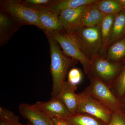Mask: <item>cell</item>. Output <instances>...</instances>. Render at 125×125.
<instances>
[{"mask_svg": "<svg viewBox=\"0 0 125 125\" xmlns=\"http://www.w3.org/2000/svg\"><path fill=\"white\" fill-rule=\"evenodd\" d=\"M49 46L51 56V72L52 80L51 99L57 98L65 83L66 77L71 67L77 61L65 55L60 46L50 36L46 34Z\"/></svg>", "mask_w": 125, "mask_h": 125, "instance_id": "1", "label": "cell"}, {"mask_svg": "<svg viewBox=\"0 0 125 125\" xmlns=\"http://www.w3.org/2000/svg\"><path fill=\"white\" fill-rule=\"evenodd\" d=\"M83 54L90 60L102 55L103 42L100 25L81 27L72 32Z\"/></svg>", "mask_w": 125, "mask_h": 125, "instance_id": "2", "label": "cell"}, {"mask_svg": "<svg viewBox=\"0 0 125 125\" xmlns=\"http://www.w3.org/2000/svg\"><path fill=\"white\" fill-rule=\"evenodd\" d=\"M54 39L62 49L64 54L79 61L83 65L86 74H90V61L83 54L73 34L62 30L44 32Z\"/></svg>", "mask_w": 125, "mask_h": 125, "instance_id": "3", "label": "cell"}, {"mask_svg": "<svg viewBox=\"0 0 125 125\" xmlns=\"http://www.w3.org/2000/svg\"><path fill=\"white\" fill-rule=\"evenodd\" d=\"M90 77V83L85 91L113 113H123L121 101L109 85L93 75Z\"/></svg>", "mask_w": 125, "mask_h": 125, "instance_id": "4", "label": "cell"}, {"mask_svg": "<svg viewBox=\"0 0 125 125\" xmlns=\"http://www.w3.org/2000/svg\"><path fill=\"white\" fill-rule=\"evenodd\" d=\"M0 6L21 26L33 25L42 30L37 11L25 6L20 0H1Z\"/></svg>", "mask_w": 125, "mask_h": 125, "instance_id": "5", "label": "cell"}, {"mask_svg": "<svg viewBox=\"0 0 125 125\" xmlns=\"http://www.w3.org/2000/svg\"><path fill=\"white\" fill-rule=\"evenodd\" d=\"M90 61V74L108 85L114 83L123 66L121 62H113L100 55Z\"/></svg>", "mask_w": 125, "mask_h": 125, "instance_id": "6", "label": "cell"}, {"mask_svg": "<svg viewBox=\"0 0 125 125\" xmlns=\"http://www.w3.org/2000/svg\"><path fill=\"white\" fill-rule=\"evenodd\" d=\"M79 102L76 113L87 114L108 125L113 113L85 90L78 94Z\"/></svg>", "mask_w": 125, "mask_h": 125, "instance_id": "7", "label": "cell"}, {"mask_svg": "<svg viewBox=\"0 0 125 125\" xmlns=\"http://www.w3.org/2000/svg\"><path fill=\"white\" fill-rule=\"evenodd\" d=\"M33 105L52 119L58 118L65 120L71 115L62 101L57 98L47 102L38 101Z\"/></svg>", "mask_w": 125, "mask_h": 125, "instance_id": "8", "label": "cell"}, {"mask_svg": "<svg viewBox=\"0 0 125 125\" xmlns=\"http://www.w3.org/2000/svg\"><path fill=\"white\" fill-rule=\"evenodd\" d=\"M20 114L31 125H55L54 121L33 105L21 104L19 107Z\"/></svg>", "mask_w": 125, "mask_h": 125, "instance_id": "9", "label": "cell"}, {"mask_svg": "<svg viewBox=\"0 0 125 125\" xmlns=\"http://www.w3.org/2000/svg\"><path fill=\"white\" fill-rule=\"evenodd\" d=\"M21 27L8 13L0 9V46L6 44Z\"/></svg>", "mask_w": 125, "mask_h": 125, "instance_id": "10", "label": "cell"}, {"mask_svg": "<svg viewBox=\"0 0 125 125\" xmlns=\"http://www.w3.org/2000/svg\"><path fill=\"white\" fill-rule=\"evenodd\" d=\"M85 6L66 9L61 11L59 15V20L65 31L72 32L81 27V18Z\"/></svg>", "mask_w": 125, "mask_h": 125, "instance_id": "11", "label": "cell"}, {"mask_svg": "<svg viewBox=\"0 0 125 125\" xmlns=\"http://www.w3.org/2000/svg\"><path fill=\"white\" fill-rule=\"evenodd\" d=\"M44 32L64 30L59 20V15L48 7L36 10Z\"/></svg>", "mask_w": 125, "mask_h": 125, "instance_id": "12", "label": "cell"}, {"mask_svg": "<svg viewBox=\"0 0 125 125\" xmlns=\"http://www.w3.org/2000/svg\"><path fill=\"white\" fill-rule=\"evenodd\" d=\"M76 89V85L65 81L57 97L62 101L71 115L76 113L78 107L79 98L75 92Z\"/></svg>", "mask_w": 125, "mask_h": 125, "instance_id": "13", "label": "cell"}, {"mask_svg": "<svg viewBox=\"0 0 125 125\" xmlns=\"http://www.w3.org/2000/svg\"><path fill=\"white\" fill-rule=\"evenodd\" d=\"M106 15L96 8L94 4L87 6L81 15L80 27H93L99 25Z\"/></svg>", "mask_w": 125, "mask_h": 125, "instance_id": "14", "label": "cell"}, {"mask_svg": "<svg viewBox=\"0 0 125 125\" xmlns=\"http://www.w3.org/2000/svg\"><path fill=\"white\" fill-rule=\"evenodd\" d=\"M97 0H56L49 8L59 15L61 11L68 9H74L93 4Z\"/></svg>", "mask_w": 125, "mask_h": 125, "instance_id": "15", "label": "cell"}, {"mask_svg": "<svg viewBox=\"0 0 125 125\" xmlns=\"http://www.w3.org/2000/svg\"><path fill=\"white\" fill-rule=\"evenodd\" d=\"M125 34V10L117 13L113 25L108 46L123 37Z\"/></svg>", "mask_w": 125, "mask_h": 125, "instance_id": "16", "label": "cell"}, {"mask_svg": "<svg viewBox=\"0 0 125 125\" xmlns=\"http://www.w3.org/2000/svg\"><path fill=\"white\" fill-rule=\"evenodd\" d=\"M107 59L114 62H120L125 58V37L113 44L106 49Z\"/></svg>", "mask_w": 125, "mask_h": 125, "instance_id": "17", "label": "cell"}, {"mask_svg": "<svg viewBox=\"0 0 125 125\" xmlns=\"http://www.w3.org/2000/svg\"><path fill=\"white\" fill-rule=\"evenodd\" d=\"M65 120L69 125H108L98 118L87 114H72Z\"/></svg>", "mask_w": 125, "mask_h": 125, "instance_id": "18", "label": "cell"}, {"mask_svg": "<svg viewBox=\"0 0 125 125\" xmlns=\"http://www.w3.org/2000/svg\"><path fill=\"white\" fill-rule=\"evenodd\" d=\"M116 14L105 16L100 23V31L103 42L102 55L106 52L107 49L108 40Z\"/></svg>", "mask_w": 125, "mask_h": 125, "instance_id": "19", "label": "cell"}, {"mask_svg": "<svg viewBox=\"0 0 125 125\" xmlns=\"http://www.w3.org/2000/svg\"><path fill=\"white\" fill-rule=\"evenodd\" d=\"M94 5L99 11L106 15L116 14L123 10L118 0H97Z\"/></svg>", "mask_w": 125, "mask_h": 125, "instance_id": "20", "label": "cell"}, {"mask_svg": "<svg viewBox=\"0 0 125 125\" xmlns=\"http://www.w3.org/2000/svg\"><path fill=\"white\" fill-rule=\"evenodd\" d=\"M0 125H25L20 122L19 117L6 108L0 107Z\"/></svg>", "mask_w": 125, "mask_h": 125, "instance_id": "21", "label": "cell"}, {"mask_svg": "<svg viewBox=\"0 0 125 125\" xmlns=\"http://www.w3.org/2000/svg\"><path fill=\"white\" fill-rule=\"evenodd\" d=\"M113 84L115 95L121 101L125 95V64Z\"/></svg>", "mask_w": 125, "mask_h": 125, "instance_id": "22", "label": "cell"}, {"mask_svg": "<svg viewBox=\"0 0 125 125\" xmlns=\"http://www.w3.org/2000/svg\"><path fill=\"white\" fill-rule=\"evenodd\" d=\"M20 2L25 6L36 10L48 7L52 5L56 0H20Z\"/></svg>", "mask_w": 125, "mask_h": 125, "instance_id": "23", "label": "cell"}, {"mask_svg": "<svg viewBox=\"0 0 125 125\" xmlns=\"http://www.w3.org/2000/svg\"><path fill=\"white\" fill-rule=\"evenodd\" d=\"M82 79V75L79 70L77 68L71 69L68 73L67 81L72 85H76L80 83Z\"/></svg>", "mask_w": 125, "mask_h": 125, "instance_id": "24", "label": "cell"}, {"mask_svg": "<svg viewBox=\"0 0 125 125\" xmlns=\"http://www.w3.org/2000/svg\"><path fill=\"white\" fill-rule=\"evenodd\" d=\"M108 125H125V115L123 113H113Z\"/></svg>", "mask_w": 125, "mask_h": 125, "instance_id": "25", "label": "cell"}, {"mask_svg": "<svg viewBox=\"0 0 125 125\" xmlns=\"http://www.w3.org/2000/svg\"><path fill=\"white\" fill-rule=\"evenodd\" d=\"M55 125H69L65 120L58 118L52 119Z\"/></svg>", "mask_w": 125, "mask_h": 125, "instance_id": "26", "label": "cell"}, {"mask_svg": "<svg viewBox=\"0 0 125 125\" xmlns=\"http://www.w3.org/2000/svg\"><path fill=\"white\" fill-rule=\"evenodd\" d=\"M121 103L122 107V112L125 115V95L121 101Z\"/></svg>", "mask_w": 125, "mask_h": 125, "instance_id": "27", "label": "cell"}, {"mask_svg": "<svg viewBox=\"0 0 125 125\" xmlns=\"http://www.w3.org/2000/svg\"><path fill=\"white\" fill-rule=\"evenodd\" d=\"M123 8V10H125V0H118Z\"/></svg>", "mask_w": 125, "mask_h": 125, "instance_id": "28", "label": "cell"}, {"mask_svg": "<svg viewBox=\"0 0 125 125\" xmlns=\"http://www.w3.org/2000/svg\"><path fill=\"white\" fill-rule=\"evenodd\" d=\"M30 125V124L29 123H27V124H26V125Z\"/></svg>", "mask_w": 125, "mask_h": 125, "instance_id": "29", "label": "cell"}]
</instances>
